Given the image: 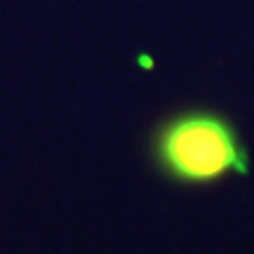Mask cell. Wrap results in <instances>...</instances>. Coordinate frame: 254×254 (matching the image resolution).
Here are the masks:
<instances>
[{
	"label": "cell",
	"instance_id": "obj_1",
	"mask_svg": "<svg viewBox=\"0 0 254 254\" xmlns=\"http://www.w3.org/2000/svg\"><path fill=\"white\" fill-rule=\"evenodd\" d=\"M155 158L177 182L207 184L247 172V151L236 127L212 111L167 120L155 136Z\"/></svg>",
	"mask_w": 254,
	"mask_h": 254
}]
</instances>
